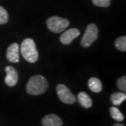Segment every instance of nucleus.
<instances>
[{"label":"nucleus","mask_w":126,"mask_h":126,"mask_svg":"<svg viewBox=\"0 0 126 126\" xmlns=\"http://www.w3.org/2000/svg\"><path fill=\"white\" fill-rule=\"evenodd\" d=\"M20 52L23 58L29 63H34L38 60V50L32 39L27 38L23 41L20 46Z\"/></svg>","instance_id":"2"},{"label":"nucleus","mask_w":126,"mask_h":126,"mask_svg":"<svg viewBox=\"0 0 126 126\" xmlns=\"http://www.w3.org/2000/svg\"><path fill=\"white\" fill-rule=\"evenodd\" d=\"M117 84L118 88L121 90L123 91V93H126V77L123 76V77H121L120 79H118L117 80Z\"/></svg>","instance_id":"17"},{"label":"nucleus","mask_w":126,"mask_h":126,"mask_svg":"<svg viewBox=\"0 0 126 126\" xmlns=\"http://www.w3.org/2000/svg\"><path fill=\"white\" fill-rule=\"evenodd\" d=\"M6 58L11 63H17L19 62V45L17 43H13L9 45L6 50Z\"/></svg>","instance_id":"8"},{"label":"nucleus","mask_w":126,"mask_h":126,"mask_svg":"<svg viewBox=\"0 0 126 126\" xmlns=\"http://www.w3.org/2000/svg\"><path fill=\"white\" fill-rule=\"evenodd\" d=\"M93 4L98 7L107 8L111 5V0H92Z\"/></svg>","instance_id":"16"},{"label":"nucleus","mask_w":126,"mask_h":126,"mask_svg":"<svg viewBox=\"0 0 126 126\" xmlns=\"http://www.w3.org/2000/svg\"><path fill=\"white\" fill-rule=\"evenodd\" d=\"M56 92L60 100L63 103L72 104L76 102V97L65 85L58 84L56 87Z\"/></svg>","instance_id":"5"},{"label":"nucleus","mask_w":126,"mask_h":126,"mask_svg":"<svg viewBox=\"0 0 126 126\" xmlns=\"http://www.w3.org/2000/svg\"><path fill=\"white\" fill-rule=\"evenodd\" d=\"M6 76L4 79L5 83L9 87L15 86L18 81V74L16 69L11 66H7L5 68Z\"/></svg>","instance_id":"6"},{"label":"nucleus","mask_w":126,"mask_h":126,"mask_svg":"<svg viewBox=\"0 0 126 126\" xmlns=\"http://www.w3.org/2000/svg\"><path fill=\"white\" fill-rule=\"evenodd\" d=\"M9 21V14L6 10L0 6V25H4Z\"/></svg>","instance_id":"15"},{"label":"nucleus","mask_w":126,"mask_h":126,"mask_svg":"<svg viewBox=\"0 0 126 126\" xmlns=\"http://www.w3.org/2000/svg\"><path fill=\"white\" fill-rule=\"evenodd\" d=\"M79 35L80 32L78 29L71 28L63 32L60 37V41L64 45H69L72 43V41L77 38Z\"/></svg>","instance_id":"7"},{"label":"nucleus","mask_w":126,"mask_h":126,"mask_svg":"<svg viewBox=\"0 0 126 126\" xmlns=\"http://www.w3.org/2000/svg\"><path fill=\"white\" fill-rule=\"evenodd\" d=\"M48 88V83L42 75H34L30 79L26 86V91L31 95H39L44 93Z\"/></svg>","instance_id":"1"},{"label":"nucleus","mask_w":126,"mask_h":126,"mask_svg":"<svg viewBox=\"0 0 126 126\" xmlns=\"http://www.w3.org/2000/svg\"><path fill=\"white\" fill-rule=\"evenodd\" d=\"M113 126H125L123 124H121V123H115Z\"/></svg>","instance_id":"18"},{"label":"nucleus","mask_w":126,"mask_h":126,"mask_svg":"<svg viewBox=\"0 0 126 126\" xmlns=\"http://www.w3.org/2000/svg\"><path fill=\"white\" fill-rule=\"evenodd\" d=\"M46 25L48 30L54 33H61L69 25V21L66 18L59 16H52L48 18Z\"/></svg>","instance_id":"3"},{"label":"nucleus","mask_w":126,"mask_h":126,"mask_svg":"<svg viewBox=\"0 0 126 126\" xmlns=\"http://www.w3.org/2000/svg\"><path fill=\"white\" fill-rule=\"evenodd\" d=\"M98 36V28L94 23L89 24L86 29L81 40V45L84 48L90 47Z\"/></svg>","instance_id":"4"},{"label":"nucleus","mask_w":126,"mask_h":126,"mask_svg":"<svg viewBox=\"0 0 126 126\" xmlns=\"http://www.w3.org/2000/svg\"><path fill=\"white\" fill-rule=\"evenodd\" d=\"M115 46L120 51L126 50V36H122L117 38L115 41Z\"/></svg>","instance_id":"14"},{"label":"nucleus","mask_w":126,"mask_h":126,"mask_svg":"<svg viewBox=\"0 0 126 126\" xmlns=\"http://www.w3.org/2000/svg\"><path fill=\"white\" fill-rule=\"evenodd\" d=\"M88 88L92 92L98 93H100L102 90V82L99 79L95 78V77H92L89 79L88 81Z\"/></svg>","instance_id":"11"},{"label":"nucleus","mask_w":126,"mask_h":126,"mask_svg":"<svg viewBox=\"0 0 126 126\" xmlns=\"http://www.w3.org/2000/svg\"><path fill=\"white\" fill-rule=\"evenodd\" d=\"M110 115L113 119L118 122H121L124 120V116L121 111L116 107H111L109 109Z\"/></svg>","instance_id":"13"},{"label":"nucleus","mask_w":126,"mask_h":126,"mask_svg":"<svg viewBox=\"0 0 126 126\" xmlns=\"http://www.w3.org/2000/svg\"><path fill=\"white\" fill-rule=\"evenodd\" d=\"M43 126H63L62 119L55 114H48L42 119Z\"/></svg>","instance_id":"9"},{"label":"nucleus","mask_w":126,"mask_h":126,"mask_svg":"<svg viewBox=\"0 0 126 126\" xmlns=\"http://www.w3.org/2000/svg\"><path fill=\"white\" fill-rule=\"evenodd\" d=\"M126 99L125 93H114L111 95V101L114 106H119Z\"/></svg>","instance_id":"12"},{"label":"nucleus","mask_w":126,"mask_h":126,"mask_svg":"<svg viewBox=\"0 0 126 126\" xmlns=\"http://www.w3.org/2000/svg\"><path fill=\"white\" fill-rule=\"evenodd\" d=\"M77 99L81 107H83V108H90L93 105V100L90 98L89 94L86 93V92H80L78 94Z\"/></svg>","instance_id":"10"}]
</instances>
